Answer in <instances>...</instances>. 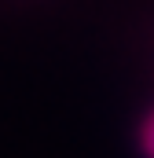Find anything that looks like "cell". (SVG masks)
Listing matches in <instances>:
<instances>
[{"instance_id":"obj_1","label":"cell","mask_w":154,"mask_h":158,"mask_svg":"<svg viewBox=\"0 0 154 158\" xmlns=\"http://www.w3.org/2000/svg\"><path fill=\"white\" fill-rule=\"evenodd\" d=\"M143 151L154 158V118L147 121V129H143Z\"/></svg>"}]
</instances>
